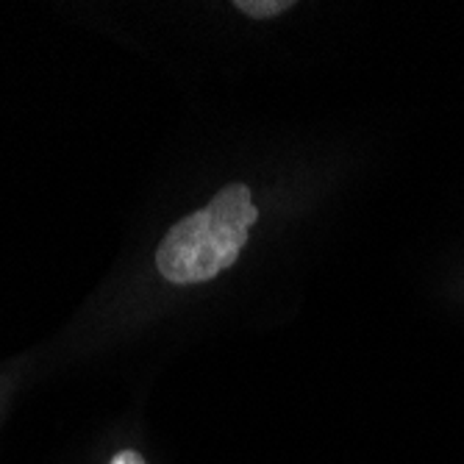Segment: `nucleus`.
<instances>
[{
  "mask_svg": "<svg viewBox=\"0 0 464 464\" xmlns=\"http://www.w3.org/2000/svg\"><path fill=\"white\" fill-rule=\"evenodd\" d=\"M259 208L245 184L223 187L206 208L176 223L156 250L159 273L173 284H200L228 270L247 242Z\"/></svg>",
  "mask_w": 464,
  "mask_h": 464,
  "instance_id": "nucleus-1",
  "label": "nucleus"
},
{
  "mask_svg": "<svg viewBox=\"0 0 464 464\" xmlns=\"http://www.w3.org/2000/svg\"><path fill=\"white\" fill-rule=\"evenodd\" d=\"M237 9H239L242 14H247V17H259V20H265V17H276V14H281V12L292 9V4H286V0H239Z\"/></svg>",
  "mask_w": 464,
  "mask_h": 464,
  "instance_id": "nucleus-2",
  "label": "nucleus"
},
{
  "mask_svg": "<svg viewBox=\"0 0 464 464\" xmlns=\"http://www.w3.org/2000/svg\"><path fill=\"white\" fill-rule=\"evenodd\" d=\"M109 464H148V461L137 450H120Z\"/></svg>",
  "mask_w": 464,
  "mask_h": 464,
  "instance_id": "nucleus-3",
  "label": "nucleus"
}]
</instances>
